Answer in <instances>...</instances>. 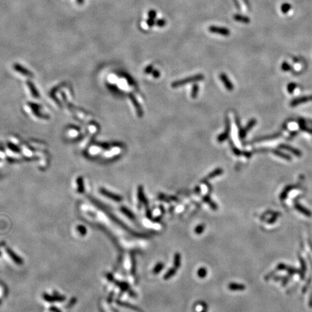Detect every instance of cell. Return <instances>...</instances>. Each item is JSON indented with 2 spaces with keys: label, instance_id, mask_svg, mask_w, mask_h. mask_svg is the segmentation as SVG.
I'll return each mask as SVG.
<instances>
[{
  "label": "cell",
  "instance_id": "cell-6",
  "mask_svg": "<svg viewBox=\"0 0 312 312\" xmlns=\"http://www.w3.org/2000/svg\"><path fill=\"white\" fill-rule=\"evenodd\" d=\"M228 288L229 290L233 291H244L246 288V286L242 284H239V283H230L228 285Z\"/></svg>",
  "mask_w": 312,
  "mask_h": 312
},
{
  "label": "cell",
  "instance_id": "cell-8",
  "mask_svg": "<svg viewBox=\"0 0 312 312\" xmlns=\"http://www.w3.org/2000/svg\"><path fill=\"white\" fill-rule=\"evenodd\" d=\"M176 273V268L173 267L169 269L168 271L164 275V279L165 280H168V279L171 278L173 276H174Z\"/></svg>",
  "mask_w": 312,
  "mask_h": 312
},
{
  "label": "cell",
  "instance_id": "cell-5",
  "mask_svg": "<svg viewBox=\"0 0 312 312\" xmlns=\"http://www.w3.org/2000/svg\"><path fill=\"white\" fill-rule=\"evenodd\" d=\"M130 99L132 100V101L133 104H134V107H135V109H136V111H137V115H138L139 117H142V116H143V111H142V107L140 105V104L138 103V101H137V99L135 98V97H134L133 95H130Z\"/></svg>",
  "mask_w": 312,
  "mask_h": 312
},
{
  "label": "cell",
  "instance_id": "cell-14",
  "mask_svg": "<svg viewBox=\"0 0 312 312\" xmlns=\"http://www.w3.org/2000/svg\"><path fill=\"white\" fill-rule=\"evenodd\" d=\"M207 269L204 267H201L200 269H199L198 270L197 275L198 276L200 277V278H204L206 275H207Z\"/></svg>",
  "mask_w": 312,
  "mask_h": 312
},
{
  "label": "cell",
  "instance_id": "cell-17",
  "mask_svg": "<svg viewBox=\"0 0 312 312\" xmlns=\"http://www.w3.org/2000/svg\"><path fill=\"white\" fill-rule=\"evenodd\" d=\"M255 124H256V121H255V120H251V121H250V122H249L248 124L247 125V126H246V127H245V129H244V130H245V131L247 132H248L249 130H251V127H252V126H254V125Z\"/></svg>",
  "mask_w": 312,
  "mask_h": 312
},
{
  "label": "cell",
  "instance_id": "cell-3",
  "mask_svg": "<svg viewBox=\"0 0 312 312\" xmlns=\"http://www.w3.org/2000/svg\"><path fill=\"white\" fill-rule=\"evenodd\" d=\"M220 78L221 81L222 82L223 85L225 86V88L227 89L229 91H231L233 90V85L231 82L230 81V80L228 79V76H227L225 74L222 73L220 75Z\"/></svg>",
  "mask_w": 312,
  "mask_h": 312
},
{
  "label": "cell",
  "instance_id": "cell-16",
  "mask_svg": "<svg viewBox=\"0 0 312 312\" xmlns=\"http://www.w3.org/2000/svg\"><path fill=\"white\" fill-rule=\"evenodd\" d=\"M204 229V225H198L197 227H196V228H195L194 230L195 233H196V234H200V233H202Z\"/></svg>",
  "mask_w": 312,
  "mask_h": 312
},
{
  "label": "cell",
  "instance_id": "cell-18",
  "mask_svg": "<svg viewBox=\"0 0 312 312\" xmlns=\"http://www.w3.org/2000/svg\"><path fill=\"white\" fill-rule=\"evenodd\" d=\"M290 8H291V5H288V4H285L284 5H283V7H282L283 12L285 13V12H287L288 10H289Z\"/></svg>",
  "mask_w": 312,
  "mask_h": 312
},
{
  "label": "cell",
  "instance_id": "cell-12",
  "mask_svg": "<svg viewBox=\"0 0 312 312\" xmlns=\"http://www.w3.org/2000/svg\"><path fill=\"white\" fill-rule=\"evenodd\" d=\"M198 91H199V86H198L197 84H194L193 87H192V93H191V96H192V98L195 99L197 97Z\"/></svg>",
  "mask_w": 312,
  "mask_h": 312
},
{
  "label": "cell",
  "instance_id": "cell-4",
  "mask_svg": "<svg viewBox=\"0 0 312 312\" xmlns=\"http://www.w3.org/2000/svg\"><path fill=\"white\" fill-rule=\"evenodd\" d=\"M222 172H223V170H222V168H216L215 170V171H212L211 173H210L209 175H207V176L205 177V178H204V179L202 180V181H201L202 183H205L207 182L208 180L211 179V178H215V177L218 176H220L221 175V174H222Z\"/></svg>",
  "mask_w": 312,
  "mask_h": 312
},
{
  "label": "cell",
  "instance_id": "cell-7",
  "mask_svg": "<svg viewBox=\"0 0 312 312\" xmlns=\"http://www.w3.org/2000/svg\"><path fill=\"white\" fill-rule=\"evenodd\" d=\"M138 198L140 199V201L143 202L145 205L148 206V201H147L146 198H145V196L144 195L143 189H142V186H140L138 187Z\"/></svg>",
  "mask_w": 312,
  "mask_h": 312
},
{
  "label": "cell",
  "instance_id": "cell-1",
  "mask_svg": "<svg viewBox=\"0 0 312 312\" xmlns=\"http://www.w3.org/2000/svg\"><path fill=\"white\" fill-rule=\"evenodd\" d=\"M204 75H201V74L194 75V76L192 77H188L184 78V79L175 81V82H173V83L171 84V87H172L173 88H179L181 87V86H184V85L191 83V82H195L201 81L202 80H204Z\"/></svg>",
  "mask_w": 312,
  "mask_h": 312
},
{
  "label": "cell",
  "instance_id": "cell-10",
  "mask_svg": "<svg viewBox=\"0 0 312 312\" xmlns=\"http://www.w3.org/2000/svg\"><path fill=\"white\" fill-rule=\"evenodd\" d=\"M295 207H296V209L299 210V211H300L301 212H302L303 215H306V216L311 217L312 215V214L311 213V212L309 211V210H306V208H304V207H302V206L299 205V204H296V205H295Z\"/></svg>",
  "mask_w": 312,
  "mask_h": 312
},
{
  "label": "cell",
  "instance_id": "cell-21",
  "mask_svg": "<svg viewBox=\"0 0 312 312\" xmlns=\"http://www.w3.org/2000/svg\"><path fill=\"white\" fill-rule=\"evenodd\" d=\"M300 262H301V264H302V268H303V271H304L305 269H306V266H305V262H304V261H303V259H302V258H301V257H300Z\"/></svg>",
  "mask_w": 312,
  "mask_h": 312
},
{
  "label": "cell",
  "instance_id": "cell-15",
  "mask_svg": "<svg viewBox=\"0 0 312 312\" xmlns=\"http://www.w3.org/2000/svg\"><path fill=\"white\" fill-rule=\"evenodd\" d=\"M230 147H231L232 151L233 152V153L236 155H240L241 154V151L239 150L238 149V148H236L234 145H233V143L232 142H230Z\"/></svg>",
  "mask_w": 312,
  "mask_h": 312
},
{
  "label": "cell",
  "instance_id": "cell-9",
  "mask_svg": "<svg viewBox=\"0 0 312 312\" xmlns=\"http://www.w3.org/2000/svg\"><path fill=\"white\" fill-rule=\"evenodd\" d=\"M203 199H204V202H207V204H210V207H211V208L212 209V210H216L217 209H218V206H217V204H215V202H213L212 201L211 199H210V196H204V198H203Z\"/></svg>",
  "mask_w": 312,
  "mask_h": 312
},
{
  "label": "cell",
  "instance_id": "cell-11",
  "mask_svg": "<svg viewBox=\"0 0 312 312\" xmlns=\"http://www.w3.org/2000/svg\"><path fill=\"white\" fill-rule=\"evenodd\" d=\"M174 267L175 268H178L181 265V255L178 253H176L174 256Z\"/></svg>",
  "mask_w": 312,
  "mask_h": 312
},
{
  "label": "cell",
  "instance_id": "cell-19",
  "mask_svg": "<svg viewBox=\"0 0 312 312\" xmlns=\"http://www.w3.org/2000/svg\"><path fill=\"white\" fill-rule=\"evenodd\" d=\"M152 69H152V65L148 66V67H147V68L145 69V73H146V74H150L151 72H152Z\"/></svg>",
  "mask_w": 312,
  "mask_h": 312
},
{
  "label": "cell",
  "instance_id": "cell-2",
  "mask_svg": "<svg viewBox=\"0 0 312 312\" xmlns=\"http://www.w3.org/2000/svg\"><path fill=\"white\" fill-rule=\"evenodd\" d=\"M230 131V123L228 118H225V130L221 134H220L218 137V142H222L228 138L229 134Z\"/></svg>",
  "mask_w": 312,
  "mask_h": 312
},
{
  "label": "cell",
  "instance_id": "cell-13",
  "mask_svg": "<svg viewBox=\"0 0 312 312\" xmlns=\"http://www.w3.org/2000/svg\"><path fill=\"white\" fill-rule=\"evenodd\" d=\"M163 267H164V265L163 263H161V262H159L153 269V273L154 274H158V273H160V270H162L163 269Z\"/></svg>",
  "mask_w": 312,
  "mask_h": 312
},
{
  "label": "cell",
  "instance_id": "cell-20",
  "mask_svg": "<svg viewBox=\"0 0 312 312\" xmlns=\"http://www.w3.org/2000/svg\"><path fill=\"white\" fill-rule=\"evenodd\" d=\"M152 75L155 78H158L160 77V72L158 71V70H155L153 72H152Z\"/></svg>",
  "mask_w": 312,
  "mask_h": 312
}]
</instances>
